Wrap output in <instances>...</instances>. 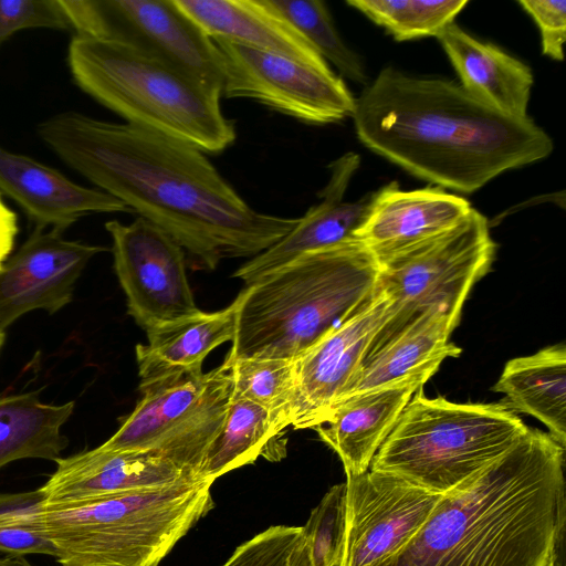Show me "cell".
<instances>
[{
	"instance_id": "cell-1",
	"label": "cell",
	"mask_w": 566,
	"mask_h": 566,
	"mask_svg": "<svg viewBox=\"0 0 566 566\" xmlns=\"http://www.w3.org/2000/svg\"><path fill=\"white\" fill-rule=\"evenodd\" d=\"M36 133L72 169L167 232L200 269L255 256L297 222L253 209L206 153L169 136L77 112L49 117Z\"/></svg>"
},
{
	"instance_id": "cell-2",
	"label": "cell",
	"mask_w": 566,
	"mask_h": 566,
	"mask_svg": "<svg viewBox=\"0 0 566 566\" xmlns=\"http://www.w3.org/2000/svg\"><path fill=\"white\" fill-rule=\"evenodd\" d=\"M352 118L368 149L419 179L463 193L546 158L554 147L530 116L504 115L454 81L391 66L356 97Z\"/></svg>"
},
{
	"instance_id": "cell-3",
	"label": "cell",
	"mask_w": 566,
	"mask_h": 566,
	"mask_svg": "<svg viewBox=\"0 0 566 566\" xmlns=\"http://www.w3.org/2000/svg\"><path fill=\"white\" fill-rule=\"evenodd\" d=\"M565 448L527 431L441 495L413 538L377 566H553L565 535Z\"/></svg>"
},
{
	"instance_id": "cell-4",
	"label": "cell",
	"mask_w": 566,
	"mask_h": 566,
	"mask_svg": "<svg viewBox=\"0 0 566 566\" xmlns=\"http://www.w3.org/2000/svg\"><path fill=\"white\" fill-rule=\"evenodd\" d=\"M380 266L359 240L304 254L245 286L227 360L295 359L378 291Z\"/></svg>"
},
{
	"instance_id": "cell-5",
	"label": "cell",
	"mask_w": 566,
	"mask_h": 566,
	"mask_svg": "<svg viewBox=\"0 0 566 566\" xmlns=\"http://www.w3.org/2000/svg\"><path fill=\"white\" fill-rule=\"evenodd\" d=\"M67 63L76 85L127 124L218 154L237 138L221 94L118 41L74 35Z\"/></svg>"
},
{
	"instance_id": "cell-6",
	"label": "cell",
	"mask_w": 566,
	"mask_h": 566,
	"mask_svg": "<svg viewBox=\"0 0 566 566\" xmlns=\"http://www.w3.org/2000/svg\"><path fill=\"white\" fill-rule=\"evenodd\" d=\"M212 481L78 502L46 504L35 515L61 566H159L213 507Z\"/></svg>"
},
{
	"instance_id": "cell-7",
	"label": "cell",
	"mask_w": 566,
	"mask_h": 566,
	"mask_svg": "<svg viewBox=\"0 0 566 566\" xmlns=\"http://www.w3.org/2000/svg\"><path fill=\"white\" fill-rule=\"evenodd\" d=\"M501 402H453L418 389L373 458L370 470L443 495L504 454L526 431Z\"/></svg>"
},
{
	"instance_id": "cell-8",
	"label": "cell",
	"mask_w": 566,
	"mask_h": 566,
	"mask_svg": "<svg viewBox=\"0 0 566 566\" xmlns=\"http://www.w3.org/2000/svg\"><path fill=\"white\" fill-rule=\"evenodd\" d=\"M232 385L226 361L208 373H179L140 382L136 407L99 447L156 453L200 478L207 452L226 420Z\"/></svg>"
},
{
	"instance_id": "cell-9",
	"label": "cell",
	"mask_w": 566,
	"mask_h": 566,
	"mask_svg": "<svg viewBox=\"0 0 566 566\" xmlns=\"http://www.w3.org/2000/svg\"><path fill=\"white\" fill-rule=\"evenodd\" d=\"M496 251L488 219L474 208L454 227L380 264L378 287L390 314L375 337L389 335L429 310L461 319L474 284Z\"/></svg>"
},
{
	"instance_id": "cell-10",
	"label": "cell",
	"mask_w": 566,
	"mask_h": 566,
	"mask_svg": "<svg viewBox=\"0 0 566 566\" xmlns=\"http://www.w3.org/2000/svg\"><path fill=\"white\" fill-rule=\"evenodd\" d=\"M222 57V96L248 98L290 117L326 125L352 117L355 99L332 67L212 39Z\"/></svg>"
},
{
	"instance_id": "cell-11",
	"label": "cell",
	"mask_w": 566,
	"mask_h": 566,
	"mask_svg": "<svg viewBox=\"0 0 566 566\" xmlns=\"http://www.w3.org/2000/svg\"><path fill=\"white\" fill-rule=\"evenodd\" d=\"M105 229L128 314L145 332L200 311L188 282L185 250L167 232L142 217L129 224L112 220Z\"/></svg>"
},
{
	"instance_id": "cell-12",
	"label": "cell",
	"mask_w": 566,
	"mask_h": 566,
	"mask_svg": "<svg viewBox=\"0 0 566 566\" xmlns=\"http://www.w3.org/2000/svg\"><path fill=\"white\" fill-rule=\"evenodd\" d=\"M346 518L339 566H377L399 553L441 495L397 475L367 470L346 476Z\"/></svg>"
},
{
	"instance_id": "cell-13",
	"label": "cell",
	"mask_w": 566,
	"mask_h": 566,
	"mask_svg": "<svg viewBox=\"0 0 566 566\" xmlns=\"http://www.w3.org/2000/svg\"><path fill=\"white\" fill-rule=\"evenodd\" d=\"M93 39L125 43L222 95V57L216 43L175 0H97Z\"/></svg>"
},
{
	"instance_id": "cell-14",
	"label": "cell",
	"mask_w": 566,
	"mask_h": 566,
	"mask_svg": "<svg viewBox=\"0 0 566 566\" xmlns=\"http://www.w3.org/2000/svg\"><path fill=\"white\" fill-rule=\"evenodd\" d=\"M389 314L390 300L378 287L358 312L295 358L290 426L315 429L332 418Z\"/></svg>"
},
{
	"instance_id": "cell-15",
	"label": "cell",
	"mask_w": 566,
	"mask_h": 566,
	"mask_svg": "<svg viewBox=\"0 0 566 566\" xmlns=\"http://www.w3.org/2000/svg\"><path fill=\"white\" fill-rule=\"evenodd\" d=\"M106 250L35 228L0 268V332L30 311L53 314L69 304L88 261Z\"/></svg>"
},
{
	"instance_id": "cell-16",
	"label": "cell",
	"mask_w": 566,
	"mask_h": 566,
	"mask_svg": "<svg viewBox=\"0 0 566 566\" xmlns=\"http://www.w3.org/2000/svg\"><path fill=\"white\" fill-rule=\"evenodd\" d=\"M459 323L440 310H429L398 331L375 337L340 403L382 388L423 387L446 358L461 354V348L449 340Z\"/></svg>"
},
{
	"instance_id": "cell-17",
	"label": "cell",
	"mask_w": 566,
	"mask_h": 566,
	"mask_svg": "<svg viewBox=\"0 0 566 566\" xmlns=\"http://www.w3.org/2000/svg\"><path fill=\"white\" fill-rule=\"evenodd\" d=\"M470 202L439 187L402 190L390 182L373 192L367 214L356 232L379 266L392 256L459 223Z\"/></svg>"
},
{
	"instance_id": "cell-18",
	"label": "cell",
	"mask_w": 566,
	"mask_h": 566,
	"mask_svg": "<svg viewBox=\"0 0 566 566\" xmlns=\"http://www.w3.org/2000/svg\"><path fill=\"white\" fill-rule=\"evenodd\" d=\"M56 470L40 488L44 503H69L159 489L200 479L169 460L146 451L97 447L59 458Z\"/></svg>"
},
{
	"instance_id": "cell-19",
	"label": "cell",
	"mask_w": 566,
	"mask_h": 566,
	"mask_svg": "<svg viewBox=\"0 0 566 566\" xmlns=\"http://www.w3.org/2000/svg\"><path fill=\"white\" fill-rule=\"evenodd\" d=\"M358 165L359 157L353 153L333 161L329 180L318 195L321 201L297 218L290 232L233 275L248 286L304 254L358 240L356 232L367 214L373 192L357 201L343 200Z\"/></svg>"
},
{
	"instance_id": "cell-20",
	"label": "cell",
	"mask_w": 566,
	"mask_h": 566,
	"mask_svg": "<svg viewBox=\"0 0 566 566\" xmlns=\"http://www.w3.org/2000/svg\"><path fill=\"white\" fill-rule=\"evenodd\" d=\"M0 192L14 200L36 229L63 232L90 213L132 212L115 197L75 184L54 168L1 146Z\"/></svg>"
},
{
	"instance_id": "cell-21",
	"label": "cell",
	"mask_w": 566,
	"mask_h": 566,
	"mask_svg": "<svg viewBox=\"0 0 566 566\" xmlns=\"http://www.w3.org/2000/svg\"><path fill=\"white\" fill-rule=\"evenodd\" d=\"M209 38L331 67L314 46L268 0H175Z\"/></svg>"
},
{
	"instance_id": "cell-22",
	"label": "cell",
	"mask_w": 566,
	"mask_h": 566,
	"mask_svg": "<svg viewBox=\"0 0 566 566\" xmlns=\"http://www.w3.org/2000/svg\"><path fill=\"white\" fill-rule=\"evenodd\" d=\"M438 40L468 93L504 115L528 116L534 83L528 65L495 44L473 38L455 23Z\"/></svg>"
},
{
	"instance_id": "cell-23",
	"label": "cell",
	"mask_w": 566,
	"mask_h": 566,
	"mask_svg": "<svg viewBox=\"0 0 566 566\" xmlns=\"http://www.w3.org/2000/svg\"><path fill=\"white\" fill-rule=\"evenodd\" d=\"M418 389L415 386L390 387L352 396L337 407L327 422L314 429L337 453L346 476L369 470L379 447Z\"/></svg>"
},
{
	"instance_id": "cell-24",
	"label": "cell",
	"mask_w": 566,
	"mask_h": 566,
	"mask_svg": "<svg viewBox=\"0 0 566 566\" xmlns=\"http://www.w3.org/2000/svg\"><path fill=\"white\" fill-rule=\"evenodd\" d=\"M240 300L239 294L220 311H199L146 331L147 344H138L135 349L140 382L202 370L205 358L221 344L232 340Z\"/></svg>"
},
{
	"instance_id": "cell-25",
	"label": "cell",
	"mask_w": 566,
	"mask_h": 566,
	"mask_svg": "<svg viewBox=\"0 0 566 566\" xmlns=\"http://www.w3.org/2000/svg\"><path fill=\"white\" fill-rule=\"evenodd\" d=\"M513 411L531 415L566 447V347L556 344L509 360L492 388Z\"/></svg>"
},
{
	"instance_id": "cell-26",
	"label": "cell",
	"mask_w": 566,
	"mask_h": 566,
	"mask_svg": "<svg viewBox=\"0 0 566 566\" xmlns=\"http://www.w3.org/2000/svg\"><path fill=\"white\" fill-rule=\"evenodd\" d=\"M74 402H42L36 392L0 397V469L21 459L56 461L69 441L61 428Z\"/></svg>"
},
{
	"instance_id": "cell-27",
	"label": "cell",
	"mask_w": 566,
	"mask_h": 566,
	"mask_svg": "<svg viewBox=\"0 0 566 566\" xmlns=\"http://www.w3.org/2000/svg\"><path fill=\"white\" fill-rule=\"evenodd\" d=\"M284 428L266 409L232 397L221 430L209 448L199 471L214 482L221 475L254 462L260 455L277 460Z\"/></svg>"
},
{
	"instance_id": "cell-28",
	"label": "cell",
	"mask_w": 566,
	"mask_h": 566,
	"mask_svg": "<svg viewBox=\"0 0 566 566\" xmlns=\"http://www.w3.org/2000/svg\"><path fill=\"white\" fill-rule=\"evenodd\" d=\"M346 3L396 41L436 36L454 23V18L469 3L467 0H347Z\"/></svg>"
},
{
	"instance_id": "cell-29",
	"label": "cell",
	"mask_w": 566,
	"mask_h": 566,
	"mask_svg": "<svg viewBox=\"0 0 566 566\" xmlns=\"http://www.w3.org/2000/svg\"><path fill=\"white\" fill-rule=\"evenodd\" d=\"M224 361L231 368L232 397L261 406L287 428L295 390V359L240 358Z\"/></svg>"
},
{
	"instance_id": "cell-30",
	"label": "cell",
	"mask_w": 566,
	"mask_h": 566,
	"mask_svg": "<svg viewBox=\"0 0 566 566\" xmlns=\"http://www.w3.org/2000/svg\"><path fill=\"white\" fill-rule=\"evenodd\" d=\"M268 1L343 76L359 84L367 83V73L361 57L342 39L325 2L321 0Z\"/></svg>"
},
{
	"instance_id": "cell-31",
	"label": "cell",
	"mask_w": 566,
	"mask_h": 566,
	"mask_svg": "<svg viewBox=\"0 0 566 566\" xmlns=\"http://www.w3.org/2000/svg\"><path fill=\"white\" fill-rule=\"evenodd\" d=\"M43 502L40 488L0 494V552L9 556L43 554L56 557L55 546L43 535L35 520Z\"/></svg>"
},
{
	"instance_id": "cell-32",
	"label": "cell",
	"mask_w": 566,
	"mask_h": 566,
	"mask_svg": "<svg viewBox=\"0 0 566 566\" xmlns=\"http://www.w3.org/2000/svg\"><path fill=\"white\" fill-rule=\"evenodd\" d=\"M346 518V484L332 486L302 526L313 566H339Z\"/></svg>"
},
{
	"instance_id": "cell-33",
	"label": "cell",
	"mask_w": 566,
	"mask_h": 566,
	"mask_svg": "<svg viewBox=\"0 0 566 566\" xmlns=\"http://www.w3.org/2000/svg\"><path fill=\"white\" fill-rule=\"evenodd\" d=\"M303 539L302 526L274 525L238 546L221 566H290Z\"/></svg>"
},
{
	"instance_id": "cell-34",
	"label": "cell",
	"mask_w": 566,
	"mask_h": 566,
	"mask_svg": "<svg viewBox=\"0 0 566 566\" xmlns=\"http://www.w3.org/2000/svg\"><path fill=\"white\" fill-rule=\"evenodd\" d=\"M70 29L57 0H0V45L23 29Z\"/></svg>"
},
{
	"instance_id": "cell-35",
	"label": "cell",
	"mask_w": 566,
	"mask_h": 566,
	"mask_svg": "<svg viewBox=\"0 0 566 566\" xmlns=\"http://www.w3.org/2000/svg\"><path fill=\"white\" fill-rule=\"evenodd\" d=\"M521 7L534 19L541 32L544 55L563 61L566 40L565 0H521Z\"/></svg>"
},
{
	"instance_id": "cell-36",
	"label": "cell",
	"mask_w": 566,
	"mask_h": 566,
	"mask_svg": "<svg viewBox=\"0 0 566 566\" xmlns=\"http://www.w3.org/2000/svg\"><path fill=\"white\" fill-rule=\"evenodd\" d=\"M18 232L17 214L0 192V268L11 254Z\"/></svg>"
},
{
	"instance_id": "cell-37",
	"label": "cell",
	"mask_w": 566,
	"mask_h": 566,
	"mask_svg": "<svg viewBox=\"0 0 566 566\" xmlns=\"http://www.w3.org/2000/svg\"><path fill=\"white\" fill-rule=\"evenodd\" d=\"M290 566H313L305 538L303 539L302 544L298 546L297 551L295 552V555H294Z\"/></svg>"
},
{
	"instance_id": "cell-38",
	"label": "cell",
	"mask_w": 566,
	"mask_h": 566,
	"mask_svg": "<svg viewBox=\"0 0 566 566\" xmlns=\"http://www.w3.org/2000/svg\"><path fill=\"white\" fill-rule=\"evenodd\" d=\"M0 566H32L24 556H8L0 558Z\"/></svg>"
},
{
	"instance_id": "cell-39",
	"label": "cell",
	"mask_w": 566,
	"mask_h": 566,
	"mask_svg": "<svg viewBox=\"0 0 566 566\" xmlns=\"http://www.w3.org/2000/svg\"><path fill=\"white\" fill-rule=\"evenodd\" d=\"M3 340H4V334L2 332H0V349L3 344Z\"/></svg>"
}]
</instances>
